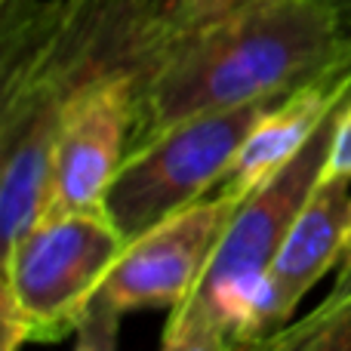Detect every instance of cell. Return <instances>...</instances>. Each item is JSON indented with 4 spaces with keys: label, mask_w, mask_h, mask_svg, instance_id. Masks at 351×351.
<instances>
[{
    "label": "cell",
    "mask_w": 351,
    "mask_h": 351,
    "mask_svg": "<svg viewBox=\"0 0 351 351\" xmlns=\"http://www.w3.org/2000/svg\"><path fill=\"white\" fill-rule=\"evenodd\" d=\"M123 247L105 210L37 219L3 250L0 351L74 333Z\"/></svg>",
    "instance_id": "obj_3"
},
{
    "label": "cell",
    "mask_w": 351,
    "mask_h": 351,
    "mask_svg": "<svg viewBox=\"0 0 351 351\" xmlns=\"http://www.w3.org/2000/svg\"><path fill=\"white\" fill-rule=\"evenodd\" d=\"M348 231L351 179L321 176L268 271V336L284 330L311 287L342 265Z\"/></svg>",
    "instance_id": "obj_8"
},
{
    "label": "cell",
    "mask_w": 351,
    "mask_h": 351,
    "mask_svg": "<svg viewBox=\"0 0 351 351\" xmlns=\"http://www.w3.org/2000/svg\"><path fill=\"white\" fill-rule=\"evenodd\" d=\"M351 262V231H348V243H346V256H342V265H348ZM339 265V268H342ZM339 268H336V271H339Z\"/></svg>",
    "instance_id": "obj_15"
},
{
    "label": "cell",
    "mask_w": 351,
    "mask_h": 351,
    "mask_svg": "<svg viewBox=\"0 0 351 351\" xmlns=\"http://www.w3.org/2000/svg\"><path fill=\"white\" fill-rule=\"evenodd\" d=\"M145 68L136 0H0V234L40 219L65 105L90 77Z\"/></svg>",
    "instance_id": "obj_1"
},
{
    "label": "cell",
    "mask_w": 351,
    "mask_h": 351,
    "mask_svg": "<svg viewBox=\"0 0 351 351\" xmlns=\"http://www.w3.org/2000/svg\"><path fill=\"white\" fill-rule=\"evenodd\" d=\"M324 179H351V93L342 102V111L336 117V133L333 145L327 154V167H324Z\"/></svg>",
    "instance_id": "obj_13"
},
{
    "label": "cell",
    "mask_w": 351,
    "mask_h": 351,
    "mask_svg": "<svg viewBox=\"0 0 351 351\" xmlns=\"http://www.w3.org/2000/svg\"><path fill=\"white\" fill-rule=\"evenodd\" d=\"M348 296H351V262H348V265H342L339 271H336L333 287H330V293L321 299V305H317V308H333V305L346 302Z\"/></svg>",
    "instance_id": "obj_14"
},
{
    "label": "cell",
    "mask_w": 351,
    "mask_h": 351,
    "mask_svg": "<svg viewBox=\"0 0 351 351\" xmlns=\"http://www.w3.org/2000/svg\"><path fill=\"white\" fill-rule=\"evenodd\" d=\"M253 3H262V0H136L148 53L145 65L176 37H185Z\"/></svg>",
    "instance_id": "obj_9"
},
{
    "label": "cell",
    "mask_w": 351,
    "mask_h": 351,
    "mask_svg": "<svg viewBox=\"0 0 351 351\" xmlns=\"http://www.w3.org/2000/svg\"><path fill=\"white\" fill-rule=\"evenodd\" d=\"M278 99L280 96H271L188 117L133 148L105 197V213L123 241L145 234L173 213L188 210L219 188L256 117Z\"/></svg>",
    "instance_id": "obj_5"
},
{
    "label": "cell",
    "mask_w": 351,
    "mask_h": 351,
    "mask_svg": "<svg viewBox=\"0 0 351 351\" xmlns=\"http://www.w3.org/2000/svg\"><path fill=\"white\" fill-rule=\"evenodd\" d=\"M336 3H339V6H342V12H346V19H348V22H351V0H336Z\"/></svg>",
    "instance_id": "obj_16"
},
{
    "label": "cell",
    "mask_w": 351,
    "mask_h": 351,
    "mask_svg": "<svg viewBox=\"0 0 351 351\" xmlns=\"http://www.w3.org/2000/svg\"><path fill=\"white\" fill-rule=\"evenodd\" d=\"M342 102L284 170L234 206L216 256L194 293L234 339L237 351L268 336V271L327 167Z\"/></svg>",
    "instance_id": "obj_4"
},
{
    "label": "cell",
    "mask_w": 351,
    "mask_h": 351,
    "mask_svg": "<svg viewBox=\"0 0 351 351\" xmlns=\"http://www.w3.org/2000/svg\"><path fill=\"white\" fill-rule=\"evenodd\" d=\"M121 317L123 311L96 296L74 327V351H121Z\"/></svg>",
    "instance_id": "obj_12"
},
{
    "label": "cell",
    "mask_w": 351,
    "mask_h": 351,
    "mask_svg": "<svg viewBox=\"0 0 351 351\" xmlns=\"http://www.w3.org/2000/svg\"><path fill=\"white\" fill-rule=\"evenodd\" d=\"M160 351H237V346L222 324L191 296L185 305L170 311Z\"/></svg>",
    "instance_id": "obj_11"
},
{
    "label": "cell",
    "mask_w": 351,
    "mask_h": 351,
    "mask_svg": "<svg viewBox=\"0 0 351 351\" xmlns=\"http://www.w3.org/2000/svg\"><path fill=\"white\" fill-rule=\"evenodd\" d=\"M241 351H351V296L333 308H315Z\"/></svg>",
    "instance_id": "obj_10"
},
{
    "label": "cell",
    "mask_w": 351,
    "mask_h": 351,
    "mask_svg": "<svg viewBox=\"0 0 351 351\" xmlns=\"http://www.w3.org/2000/svg\"><path fill=\"white\" fill-rule=\"evenodd\" d=\"M351 56L336 0H262L170 40L139 80L130 152L188 117L284 96Z\"/></svg>",
    "instance_id": "obj_2"
},
{
    "label": "cell",
    "mask_w": 351,
    "mask_h": 351,
    "mask_svg": "<svg viewBox=\"0 0 351 351\" xmlns=\"http://www.w3.org/2000/svg\"><path fill=\"white\" fill-rule=\"evenodd\" d=\"M139 80V68L117 65L90 77L71 96L56 133L40 219L105 210L133 142Z\"/></svg>",
    "instance_id": "obj_6"
},
{
    "label": "cell",
    "mask_w": 351,
    "mask_h": 351,
    "mask_svg": "<svg viewBox=\"0 0 351 351\" xmlns=\"http://www.w3.org/2000/svg\"><path fill=\"white\" fill-rule=\"evenodd\" d=\"M234 206L222 191H213L127 241L96 296L123 315L185 305L197 293Z\"/></svg>",
    "instance_id": "obj_7"
}]
</instances>
